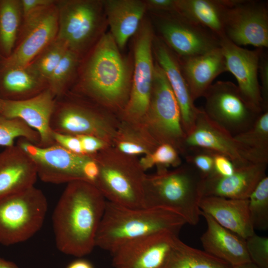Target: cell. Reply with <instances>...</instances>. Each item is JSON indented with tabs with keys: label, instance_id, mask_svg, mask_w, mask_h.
Returning <instances> with one entry per match:
<instances>
[{
	"label": "cell",
	"instance_id": "ab89813d",
	"mask_svg": "<svg viewBox=\"0 0 268 268\" xmlns=\"http://www.w3.org/2000/svg\"><path fill=\"white\" fill-rule=\"evenodd\" d=\"M259 73L261 84L260 90L263 111H268V57L262 50L259 62Z\"/></svg>",
	"mask_w": 268,
	"mask_h": 268
},
{
	"label": "cell",
	"instance_id": "ee69618b",
	"mask_svg": "<svg viewBox=\"0 0 268 268\" xmlns=\"http://www.w3.org/2000/svg\"><path fill=\"white\" fill-rule=\"evenodd\" d=\"M55 2L53 0H21L22 16L24 18Z\"/></svg>",
	"mask_w": 268,
	"mask_h": 268
},
{
	"label": "cell",
	"instance_id": "7dc6e473",
	"mask_svg": "<svg viewBox=\"0 0 268 268\" xmlns=\"http://www.w3.org/2000/svg\"><path fill=\"white\" fill-rule=\"evenodd\" d=\"M0 268H18V267L14 263L0 258Z\"/></svg>",
	"mask_w": 268,
	"mask_h": 268
},
{
	"label": "cell",
	"instance_id": "5b68a950",
	"mask_svg": "<svg viewBox=\"0 0 268 268\" xmlns=\"http://www.w3.org/2000/svg\"><path fill=\"white\" fill-rule=\"evenodd\" d=\"M91 155L99 169L94 186L106 201L127 207H144L146 174L136 157L112 145Z\"/></svg>",
	"mask_w": 268,
	"mask_h": 268
},
{
	"label": "cell",
	"instance_id": "d6a6232c",
	"mask_svg": "<svg viewBox=\"0 0 268 268\" xmlns=\"http://www.w3.org/2000/svg\"><path fill=\"white\" fill-rule=\"evenodd\" d=\"M68 49L65 43L56 37L27 67L47 84L51 74Z\"/></svg>",
	"mask_w": 268,
	"mask_h": 268
},
{
	"label": "cell",
	"instance_id": "52a82bcc",
	"mask_svg": "<svg viewBox=\"0 0 268 268\" xmlns=\"http://www.w3.org/2000/svg\"><path fill=\"white\" fill-rule=\"evenodd\" d=\"M142 125L158 144H169L182 155L186 134L180 109L163 70L156 62L149 105Z\"/></svg>",
	"mask_w": 268,
	"mask_h": 268
},
{
	"label": "cell",
	"instance_id": "cb8c5ba5",
	"mask_svg": "<svg viewBox=\"0 0 268 268\" xmlns=\"http://www.w3.org/2000/svg\"><path fill=\"white\" fill-rule=\"evenodd\" d=\"M207 228L201 237L204 251L232 267L251 262L245 239L224 228L210 216L201 211Z\"/></svg>",
	"mask_w": 268,
	"mask_h": 268
},
{
	"label": "cell",
	"instance_id": "4fadbf2b",
	"mask_svg": "<svg viewBox=\"0 0 268 268\" xmlns=\"http://www.w3.org/2000/svg\"><path fill=\"white\" fill-rule=\"evenodd\" d=\"M224 32L225 36L237 46L268 48V2L230 0L224 15Z\"/></svg>",
	"mask_w": 268,
	"mask_h": 268
},
{
	"label": "cell",
	"instance_id": "30bf717a",
	"mask_svg": "<svg viewBox=\"0 0 268 268\" xmlns=\"http://www.w3.org/2000/svg\"><path fill=\"white\" fill-rule=\"evenodd\" d=\"M203 97L206 115L233 136L250 129L262 113L255 109L230 81L212 84Z\"/></svg>",
	"mask_w": 268,
	"mask_h": 268
},
{
	"label": "cell",
	"instance_id": "5bb4252c",
	"mask_svg": "<svg viewBox=\"0 0 268 268\" xmlns=\"http://www.w3.org/2000/svg\"><path fill=\"white\" fill-rule=\"evenodd\" d=\"M157 13L160 39L180 58L202 54L220 47L217 36L176 11Z\"/></svg>",
	"mask_w": 268,
	"mask_h": 268
},
{
	"label": "cell",
	"instance_id": "4316f807",
	"mask_svg": "<svg viewBox=\"0 0 268 268\" xmlns=\"http://www.w3.org/2000/svg\"><path fill=\"white\" fill-rule=\"evenodd\" d=\"M229 2L230 0H175V11L220 39L225 36L224 18Z\"/></svg>",
	"mask_w": 268,
	"mask_h": 268
},
{
	"label": "cell",
	"instance_id": "f546056e",
	"mask_svg": "<svg viewBox=\"0 0 268 268\" xmlns=\"http://www.w3.org/2000/svg\"><path fill=\"white\" fill-rule=\"evenodd\" d=\"M226 262L176 238L164 268H232Z\"/></svg>",
	"mask_w": 268,
	"mask_h": 268
},
{
	"label": "cell",
	"instance_id": "ac0fdd59",
	"mask_svg": "<svg viewBox=\"0 0 268 268\" xmlns=\"http://www.w3.org/2000/svg\"><path fill=\"white\" fill-rule=\"evenodd\" d=\"M220 39L227 71L236 78L240 92L257 111L263 112L258 79L260 58L263 49L249 50L236 45L226 36Z\"/></svg>",
	"mask_w": 268,
	"mask_h": 268
},
{
	"label": "cell",
	"instance_id": "c3c4849f",
	"mask_svg": "<svg viewBox=\"0 0 268 268\" xmlns=\"http://www.w3.org/2000/svg\"><path fill=\"white\" fill-rule=\"evenodd\" d=\"M232 268H259L256 265L251 262L243 263L240 265L235 266Z\"/></svg>",
	"mask_w": 268,
	"mask_h": 268
},
{
	"label": "cell",
	"instance_id": "7bdbcfd3",
	"mask_svg": "<svg viewBox=\"0 0 268 268\" xmlns=\"http://www.w3.org/2000/svg\"><path fill=\"white\" fill-rule=\"evenodd\" d=\"M214 174L220 176L232 175L236 168L232 161L224 155L213 152Z\"/></svg>",
	"mask_w": 268,
	"mask_h": 268
},
{
	"label": "cell",
	"instance_id": "83f0119b",
	"mask_svg": "<svg viewBox=\"0 0 268 268\" xmlns=\"http://www.w3.org/2000/svg\"><path fill=\"white\" fill-rule=\"evenodd\" d=\"M0 89L3 99L21 100L33 97L48 88L27 66L3 67Z\"/></svg>",
	"mask_w": 268,
	"mask_h": 268
},
{
	"label": "cell",
	"instance_id": "60d3db41",
	"mask_svg": "<svg viewBox=\"0 0 268 268\" xmlns=\"http://www.w3.org/2000/svg\"><path fill=\"white\" fill-rule=\"evenodd\" d=\"M55 143L73 153L85 155L77 136L52 132Z\"/></svg>",
	"mask_w": 268,
	"mask_h": 268
},
{
	"label": "cell",
	"instance_id": "6da1fadb",
	"mask_svg": "<svg viewBox=\"0 0 268 268\" xmlns=\"http://www.w3.org/2000/svg\"><path fill=\"white\" fill-rule=\"evenodd\" d=\"M106 202L91 183L78 180L67 184L52 215L55 243L59 251L78 258L92 251Z\"/></svg>",
	"mask_w": 268,
	"mask_h": 268
},
{
	"label": "cell",
	"instance_id": "d4e9b609",
	"mask_svg": "<svg viewBox=\"0 0 268 268\" xmlns=\"http://www.w3.org/2000/svg\"><path fill=\"white\" fill-rule=\"evenodd\" d=\"M179 59L194 102L198 98L203 97L218 75L227 71L220 47L202 54Z\"/></svg>",
	"mask_w": 268,
	"mask_h": 268
},
{
	"label": "cell",
	"instance_id": "3957f363",
	"mask_svg": "<svg viewBox=\"0 0 268 268\" xmlns=\"http://www.w3.org/2000/svg\"><path fill=\"white\" fill-rule=\"evenodd\" d=\"M187 224L180 215L156 208H133L106 201L95 246L113 253L121 246L163 231L176 234Z\"/></svg>",
	"mask_w": 268,
	"mask_h": 268
},
{
	"label": "cell",
	"instance_id": "2e32d148",
	"mask_svg": "<svg viewBox=\"0 0 268 268\" xmlns=\"http://www.w3.org/2000/svg\"><path fill=\"white\" fill-rule=\"evenodd\" d=\"M194 148L224 155L236 169L258 163L233 136L210 119L203 108H198L194 127L186 135L182 155Z\"/></svg>",
	"mask_w": 268,
	"mask_h": 268
},
{
	"label": "cell",
	"instance_id": "f35d334b",
	"mask_svg": "<svg viewBox=\"0 0 268 268\" xmlns=\"http://www.w3.org/2000/svg\"><path fill=\"white\" fill-rule=\"evenodd\" d=\"M183 156L186 162L194 166L203 178L214 174L212 151L201 148L190 149Z\"/></svg>",
	"mask_w": 268,
	"mask_h": 268
},
{
	"label": "cell",
	"instance_id": "681fc988",
	"mask_svg": "<svg viewBox=\"0 0 268 268\" xmlns=\"http://www.w3.org/2000/svg\"><path fill=\"white\" fill-rule=\"evenodd\" d=\"M1 99L0 98V106H1Z\"/></svg>",
	"mask_w": 268,
	"mask_h": 268
},
{
	"label": "cell",
	"instance_id": "484cf974",
	"mask_svg": "<svg viewBox=\"0 0 268 268\" xmlns=\"http://www.w3.org/2000/svg\"><path fill=\"white\" fill-rule=\"evenodd\" d=\"M110 34L119 49L136 33L147 7L140 0H106L102 1Z\"/></svg>",
	"mask_w": 268,
	"mask_h": 268
},
{
	"label": "cell",
	"instance_id": "d6986e66",
	"mask_svg": "<svg viewBox=\"0 0 268 268\" xmlns=\"http://www.w3.org/2000/svg\"><path fill=\"white\" fill-rule=\"evenodd\" d=\"M55 101L56 97L48 88L25 100L1 99L0 116L21 120L38 134L39 146H49L55 144L50 126Z\"/></svg>",
	"mask_w": 268,
	"mask_h": 268
},
{
	"label": "cell",
	"instance_id": "277c9868",
	"mask_svg": "<svg viewBox=\"0 0 268 268\" xmlns=\"http://www.w3.org/2000/svg\"><path fill=\"white\" fill-rule=\"evenodd\" d=\"M203 177L186 162L173 170L159 169L146 175L144 185V207L166 209L182 217L192 225L201 216L199 207L202 197Z\"/></svg>",
	"mask_w": 268,
	"mask_h": 268
},
{
	"label": "cell",
	"instance_id": "b9f144b4",
	"mask_svg": "<svg viewBox=\"0 0 268 268\" xmlns=\"http://www.w3.org/2000/svg\"><path fill=\"white\" fill-rule=\"evenodd\" d=\"M77 136L80 141L83 152L85 155H93L108 146H111L104 140L94 136L90 135Z\"/></svg>",
	"mask_w": 268,
	"mask_h": 268
},
{
	"label": "cell",
	"instance_id": "44dd1931",
	"mask_svg": "<svg viewBox=\"0 0 268 268\" xmlns=\"http://www.w3.org/2000/svg\"><path fill=\"white\" fill-rule=\"evenodd\" d=\"M268 163H256L236 168L228 176L215 174L204 178L203 197L215 196L232 199H248L260 181L266 176Z\"/></svg>",
	"mask_w": 268,
	"mask_h": 268
},
{
	"label": "cell",
	"instance_id": "7402d4cb",
	"mask_svg": "<svg viewBox=\"0 0 268 268\" xmlns=\"http://www.w3.org/2000/svg\"><path fill=\"white\" fill-rule=\"evenodd\" d=\"M35 165L16 144L0 152V200L34 186Z\"/></svg>",
	"mask_w": 268,
	"mask_h": 268
},
{
	"label": "cell",
	"instance_id": "836d02e7",
	"mask_svg": "<svg viewBox=\"0 0 268 268\" xmlns=\"http://www.w3.org/2000/svg\"><path fill=\"white\" fill-rule=\"evenodd\" d=\"M248 200V210L254 229H268V177L266 176L257 185Z\"/></svg>",
	"mask_w": 268,
	"mask_h": 268
},
{
	"label": "cell",
	"instance_id": "7a4b0ae2",
	"mask_svg": "<svg viewBox=\"0 0 268 268\" xmlns=\"http://www.w3.org/2000/svg\"><path fill=\"white\" fill-rule=\"evenodd\" d=\"M131 82L128 65L117 44L110 33L103 34L84 66L78 91L97 104L121 112Z\"/></svg>",
	"mask_w": 268,
	"mask_h": 268
},
{
	"label": "cell",
	"instance_id": "e0dca14e",
	"mask_svg": "<svg viewBox=\"0 0 268 268\" xmlns=\"http://www.w3.org/2000/svg\"><path fill=\"white\" fill-rule=\"evenodd\" d=\"M178 234L163 231L127 243L111 254L115 268H164Z\"/></svg>",
	"mask_w": 268,
	"mask_h": 268
},
{
	"label": "cell",
	"instance_id": "603a6c76",
	"mask_svg": "<svg viewBox=\"0 0 268 268\" xmlns=\"http://www.w3.org/2000/svg\"><path fill=\"white\" fill-rule=\"evenodd\" d=\"M248 199H232L220 197L201 198L199 207L224 228L246 239L254 234L250 218Z\"/></svg>",
	"mask_w": 268,
	"mask_h": 268
},
{
	"label": "cell",
	"instance_id": "e575fe53",
	"mask_svg": "<svg viewBox=\"0 0 268 268\" xmlns=\"http://www.w3.org/2000/svg\"><path fill=\"white\" fill-rule=\"evenodd\" d=\"M79 54L68 49L48 79V88L56 98L67 92L68 84L76 69Z\"/></svg>",
	"mask_w": 268,
	"mask_h": 268
},
{
	"label": "cell",
	"instance_id": "8992f818",
	"mask_svg": "<svg viewBox=\"0 0 268 268\" xmlns=\"http://www.w3.org/2000/svg\"><path fill=\"white\" fill-rule=\"evenodd\" d=\"M48 210L43 192L34 186L0 200V244L26 241L42 227Z\"/></svg>",
	"mask_w": 268,
	"mask_h": 268
},
{
	"label": "cell",
	"instance_id": "8d00e7d4",
	"mask_svg": "<svg viewBox=\"0 0 268 268\" xmlns=\"http://www.w3.org/2000/svg\"><path fill=\"white\" fill-rule=\"evenodd\" d=\"M180 153L172 145L168 143L159 144L151 153L142 156L139 163L145 172L156 166L158 169H167L170 166L177 167L182 164Z\"/></svg>",
	"mask_w": 268,
	"mask_h": 268
},
{
	"label": "cell",
	"instance_id": "9c48e42d",
	"mask_svg": "<svg viewBox=\"0 0 268 268\" xmlns=\"http://www.w3.org/2000/svg\"><path fill=\"white\" fill-rule=\"evenodd\" d=\"M154 35L149 22L140 28L134 49V66L128 100L120 120L142 124L152 91L155 63L153 58Z\"/></svg>",
	"mask_w": 268,
	"mask_h": 268
},
{
	"label": "cell",
	"instance_id": "f6af8a7d",
	"mask_svg": "<svg viewBox=\"0 0 268 268\" xmlns=\"http://www.w3.org/2000/svg\"><path fill=\"white\" fill-rule=\"evenodd\" d=\"M145 3L156 13L175 11V0H148Z\"/></svg>",
	"mask_w": 268,
	"mask_h": 268
},
{
	"label": "cell",
	"instance_id": "bcb514c9",
	"mask_svg": "<svg viewBox=\"0 0 268 268\" xmlns=\"http://www.w3.org/2000/svg\"><path fill=\"white\" fill-rule=\"evenodd\" d=\"M66 268H94V267L89 261L78 259L70 263Z\"/></svg>",
	"mask_w": 268,
	"mask_h": 268
},
{
	"label": "cell",
	"instance_id": "f1b7e54d",
	"mask_svg": "<svg viewBox=\"0 0 268 268\" xmlns=\"http://www.w3.org/2000/svg\"><path fill=\"white\" fill-rule=\"evenodd\" d=\"M158 145L142 124L120 120L112 146L121 152L134 157L143 156Z\"/></svg>",
	"mask_w": 268,
	"mask_h": 268
},
{
	"label": "cell",
	"instance_id": "d590c367",
	"mask_svg": "<svg viewBox=\"0 0 268 268\" xmlns=\"http://www.w3.org/2000/svg\"><path fill=\"white\" fill-rule=\"evenodd\" d=\"M26 138L38 145L40 139L38 134L18 119H7L0 116V146L10 147L15 139Z\"/></svg>",
	"mask_w": 268,
	"mask_h": 268
},
{
	"label": "cell",
	"instance_id": "9a60e30c",
	"mask_svg": "<svg viewBox=\"0 0 268 268\" xmlns=\"http://www.w3.org/2000/svg\"><path fill=\"white\" fill-rule=\"evenodd\" d=\"M21 37L3 67H25L50 43L58 31V12L56 2L23 18Z\"/></svg>",
	"mask_w": 268,
	"mask_h": 268
},
{
	"label": "cell",
	"instance_id": "4dcf8cb0",
	"mask_svg": "<svg viewBox=\"0 0 268 268\" xmlns=\"http://www.w3.org/2000/svg\"><path fill=\"white\" fill-rule=\"evenodd\" d=\"M258 163H268V111L263 112L252 126L234 136Z\"/></svg>",
	"mask_w": 268,
	"mask_h": 268
},
{
	"label": "cell",
	"instance_id": "8fae6325",
	"mask_svg": "<svg viewBox=\"0 0 268 268\" xmlns=\"http://www.w3.org/2000/svg\"><path fill=\"white\" fill-rule=\"evenodd\" d=\"M57 38L79 54L96 36L101 22L102 2L94 0L57 1Z\"/></svg>",
	"mask_w": 268,
	"mask_h": 268
},
{
	"label": "cell",
	"instance_id": "74e56055",
	"mask_svg": "<svg viewBox=\"0 0 268 268\" xmlns=\"http://www.w3.org/2000/svg\"><path fill=\"white\" fill-rule=\"evenodd\" d=\"M245 243L251 262L259 268H268V237L255 233Z\"/></svg>",
	"mask_w": 268,
	"mask_h": 268
},
{
	"label": "cell",
	"instance_id": "ffe728a7",
	"mask_svg": "<svg viewBox=\"0 0 268 268\" xmlns=\"http://www.w3.org/2000/svg\"><path fill=\"white\" fill-rule=\"evenodd\" d=\"M153 52L156 63L163 70L178 103L182 125L186 135L194 127L198 108L195 105L180 59L160 39L155 37Z\"/></svg>",
	"mask_w": 268,
	"mask_h": 268
},
{
	"label": "cell",
	"instance_id": "7c38bea8",
	"mask_svg": "<svg viewBox=\"0 0 268 268\" xmlns=\"http://www.w3.org/2000/svg\"><path fill=\"white\" fill-rule=\"evenodd\" d=\"M16 144L31 159L38 177L43 182L59 184L85 181L84 170L91 155L76 154L56 143L41 147L24 138H18Z\"/></svg>",
	"mask_w": 268,
	"mask_h": 268
},
{
	"label": "cell",
	"instance_id": "ba28073f",
	"mask_svg": "<svg viewBox=\"0 0 268 268\" xmlns=\"http://www.w3.org/2000/svg\"><path fill=\"white\" fill-rule=\"evenodd\" d=\"M119 123L120 120L89 103L74 99L67 92L56 98L50 126L55 132L92 135L112 145Z\"/></svg>",
	"mask_w": 268,
	"mask_h": 268
},
{
	"label": "cell",
	"instance_id": "1f68e13d",
	"mask_svg": "<svg viewBox=\"0 0 268 268\" xmlns=\"http://www.w3.org/2000/svg\"><path fill=\"white\" fill-rule=\"evenodd\" d=\"M22 16L21 0H0V47L6 58L13 51Z\"/></svg>",
	"mask_w": 268,
	"mask_h": 268
}]
</instances>
